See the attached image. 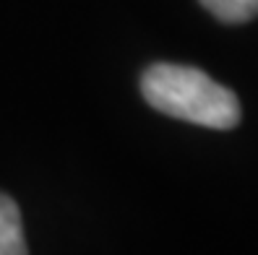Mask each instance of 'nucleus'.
Here are the masks:
<instances>
[{
    "label": "nucleus",
    "instance_id": "obj_1",
    "mask_svg": "<svg viewBox=\"0 0 258 255\" xmlns=\"http://www.w3.org/2000/svg\"><path fill=\"white\" fill-rule=\"evenodd\" d=\"M141 97L167 117L211 130H232L242 117L235 92L193 65H149L141 76Z\"/></svg>",
    "mask_w": 258,
    "mask_h": 255
},
{
    "label": "nucleus",
    "instance_id": "obj_2",
    "mask_svg": "<svg viewBox=\"0 0 258 255\" xmlns=\"http://www.w3.org/2000/svg\"><path fill=\"white\" fill-rule=\"evenodd\" d=\"M0 255H29L21 211L6 193H0Z\"/></svg>",
    "mask_w": 258,
    "mask_h": 255
},
{
    "label": "nucleus",
    "instance_id": "obj_3",
    "mask_svg": "<svg viewBox=\"0 0 258 255\" xmlns=\"http://www.w3.org/2000/svg\"><path fill=\"white\" fill-rule=\"evenodd\" d=\"M201 6L224 24H245L258 16V0H201Z\"/></svg>",
    "mask_w": 258,
    "mask_h": 255
}]
</instances>
